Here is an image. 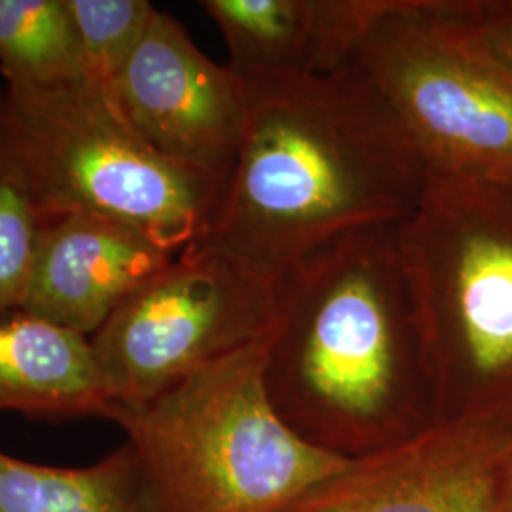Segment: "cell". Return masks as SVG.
Masks as SVG:
<instances>
[{
    "label": "cell",
    "instance_id": "12",
    "mask_svg": "<svg viewBox=\"0 0 512 512\" xmlns=\"http://www.w3.org/2000/svg\"><path fill=\"white\" fill-rule=\"evenodd\" d=\"M109 404L88 336L25 311L0 313V414L103 420Z\"/></svg>",
    "mask_w": 512,
    "mask_h": 512
},
{
    "label": "cell",
    "instance_id": "18",
    "mask_svg": "<svg viewBox=\"0 0 512 512\" xmlns=\"http://www.w3.org/2000/svg\"><path fill=\"white\" fill-rule=\"evenodd\" d=\"M503 512H512V440L503 456V478H501Z\"/></svg>",
    "mask_w": 512,
    "mask_h": 512
},
{
    "label": "cell",
    "instance_id": "2",
    "mask_svg": "<svg viewBox=\"0 0 512 512\" xmlns=\"http://www.w3.org/2000/svg\"><path fill=\"white\" fill-rule=\"evenodd\" d=\"M249 88L236 164L205 239L277 281L332 239L414 213L429 167L357 67Z\"/></svg>",
    "mask_w": 512,
    "mask_h": 512
},
{
    "label": "cell",
    "instance_id": "19",
    "mask_svg": "<svg viewBox=\"0 0 512 512\" xmlns=\"http://www.w3.org/2000/svg\"><path fill=\"white\" fill-rule=\"evenodd\" d=\"M281 512H294V511H281Z\"/></svg>",
    "mask_w": 512,
    "mask_h": 512
},
{
    "label": "cell",
    "instance_id": "10",
    "mask_svg": "<svg viewBox=\"0 0 512 512\" xmlns=\"http://www.w3.org/2000/svg\"><path fill=\"white\" fill-rule=\"evenodd\" d=\"M179 255L124 220L90 211L57 215L38 234L19 311L92 338Z\"/></svg>",
    "mask_w": 512,
    "mask_h": 512
},
{
    "label": "cell",
    "instance_id": "7",
    "mask_svg": "<svg viewBox=\"0 0 512 512\" xmlns=\"http://www.w3.org/2000/svg\"><path fill=\"white\" fill-rule=\"evenodd\" d=\"M277 281L202 239L152 275L93 334L110 404L158 397L270 334Z\"/></svg>",
    "mask_w": 512,
    "mask_h": 512
},
{
    "label": "cell",
    "instance_id": "5",
    "mask_svg": "<svg viewBox=\"0 0 512 512\" xmlns=\"http://www.w3.org/2000/svg\"><path fill=\"white\" fill-rule=\"evenodd\" d=\"M0 175L46 219L90 211L124 220L183 253L213 230L226 183L141 141L105 93L0 90Z\"/></svg>",
    "mask_w": 512,
    "mask_h": 512
},
{
    "label": "cell",
    "instance_id": "11",
    "mask_svg": "<svg viewBox=\"0 0 512 512\" xmlns=\"http://www.w3.org/2000/svg\"><path fill=\"white\" fill-rule=\"evenodd\" d=\"M382 0H203L249 86L342 71Z\"/></svg>",
    "mask_w": 512,
    "mask_h": 512
},
{
    "label": "cell",
    "instance_id": "16",
    "mask_svg": "<svg viewBox=\"0 0 512 512\" xmlns=\"http://www.w3.org/2000/svg\"><path fill=\"white\" fill-rule=\"evenodd\" d=\"M44 222L31 196L0 175V313L21 308Z\"/></svg>",
    "mask_w": 512,
    "mask_h": 512
},
{
    "label": "cell",
    "instance_id": "15",
    "mask_svg": "<svg viewBox=\"0 0 512 512\" xmlns=\"http://www.w3.org/2000/svg\"><path fill=\"white\" fill-rule=\"evenodd\" d=\"M88 84L109 92L128 65L156 8L147 0H67Z\"/></svg>",
    "mask_w": 512,
    "mask_h": 512
},
{
    "label": "cell",
    "instance_id": "8",
    "mask_svg": "<svg viewBox=\"0 0 512 512\" xmlns=\"http://www.w3.org/2000/svg\"><path fill=\"white\" fill-rule=\"evenodd\" d=\"M141 141L175 164L228 184L251 107V88L164 10L154 12L107 92Z\"/></svg>",
    "mask_w": 512,
    "mask_h": 512
},
{
    "label": "cell",
    "instance_id": "9",
    "mask_svg": "<svg viewBox=\"0 0 512 512\" xmlns=\"http://www.w3.org/2000/svg\"><path fill=\"white\" fill-rule=\"evenodd\" d=\"M512 435L439 423L372 458L353 459L294 512H503V456Z\"/></svg>",
    "mask_w": 512,
    "mask_h": 512
},
{
    "label": "cell",
    "instance_id": "3",
    "mask_svg": "<svg viewBox=\"0 0 512 512\" xmlns=\"http://www.w3.org/2000/svg\"><path fill=\"white\" fill-rule=\"evenodd\" d=\"M268 338L150 401L109 404L103 420L124 433L158 512L287 511L348 465L277 414L264 380Z\"/></svg>",
    "mask_w": 512,
    "mask_h": 512
},
{
    "label": "cell",
    "instance_id": "14",
    "mask_svg": "<svg viewBox=\"0 0 512 512\" xmlns=\"http://www.w3.org/2000/svg\"><path fill=\"white\" fill-rule=\"evenodd\" d=\"M0 74L21 95L92 88L67 0H0Z\"/></svg>",
    "mask_w": 512,
    "mask_h": 512
},
{
    "label": "cell",
    "instance_id": "17",
    "mask_svg": "<svg viewBox=\"0 0 512 512\" xmlns=\"http://www.w3.org/2000/svg\"><path fill=\"white\" fill-rule=\"evenodd\" d=\"M448 19L482 54L512 73V0H435Z\"/></svg>",
    "mask_w": 512,
    "mask_h": 512
},
{
    "label": "cell",
    "instance_id": "6",
    "mask_svg": "<svg viewBox=\"0 0 512 512\" xmlns=\"http://www.w3.org/2000/svg\"><path fill=\"white\" fill-rule=\"evenodd\" d=\"M351 65L384 95L431 175L512 184V73L435 0H382Z\"/></svg>",
    "mask_w": 512,
    "mask_h": 512
},
{
    "label": "cell",
    "instance_id": "13",
    "mask_svg": "<svg viewBox=\"0 0 512 512\" xmlns=\"http://www.w3.org/2000/svg\"><path fill=\"white\" fill-rule=\"evenodd\" d=\"M0 512H158L126 442L82 467L0 452Z\"/></svg>",
    "mask_w": 512,
    "mask_h": 512
},
{
    "label": "cell",
    "instance_id": "1",
    "mask_svg": "<svg viewBox=\"0 0 512 512\" xmlns=\"http://www.w3.org/2000/svg\"><path fill=\"white\" fill-rule=\"evenodd\" d=\"M353 230L277 279L264 380L300 439L365 459L439 425V395L397 238Z\"/></svg>",
    "mask_w": 512,
    "mask_h": 512
},
{
    "label": "cell",
    "instance_id": "4",
    "mask_svg": "<svg viewBox=\"0 0 512 512\" xmlns=\"http://www.w3.org/2000/svg\"><path fill=\"white\" fill-rule=\"evenodd\" d=\"M397 238L440 423L512 435V184L431 175Z\"/></svg>",
    "mask_w": 512,
    "mask_h": 512
}]
</instances>
